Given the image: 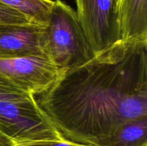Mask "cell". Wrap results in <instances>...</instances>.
Instances as JSON below:
<instances>
[{
	"label": "cell",
	"mask_w": 147,
	"mask_h": 146,
	"mask_svg": "<svg viewBox=\"0 0 147 146\" xmlns=\"http://www.w3.org/2000/svg\"><path fill=\"white\" fill-rule=\"evenodd\" d=\"M32 96L64 140L96 146L147 117V41L121 40Z\"/></svg>",
	"instance_id": "obj_1"
},
{
	"label": "cell",
	"mask_w": 147,
	"mask_h": 146,
	"mask_svg": "<svg viewBox=\"0 0 147 146\" xmlns=\"http://www.w3.org/2000/svg\"><path fill=\"white\" fill-rule=\"evenodd\" d=\"M47 55L60 72L90 61L95 56L76 11L62 0H55L46 25Z\"/></svg>",
	"instance_id": "obj_2"
},
{
	"label": "cell",
	"mask_w": 147,
	"mask_h": 146,
	"mask_svg": "<svg viewBox=\"0 0 147 146\" xmlns=\"http://www.w3.org/2000/svg\"><path fill=\"white\" fill-rule=\"evenodd\" d=\"M5 5L25 14L36 23L47 25L53 0H0Z\"/></svg>",
	"instance_id": "obj_9"
},
{
	"label": "cell",
	"mask_w": 147,
	"mask_h": 146,
	"mask_svg": "<svg viewBox=\"0 0 147 146\" xmlns=\"http://www.w3.org/2000/svg\"><path fill=\"white\" fill-rule=\"evenodd\" d=\"M33 24H40L34 22L23 13L11 8L0 1V25H27Z\"/></svg>",
	"instance_id": "obj_10"
},
{
	"label": "cell",
	"mask_w": 147,
	"mask_h": 146,
	"mask_svg": "<svg viewBox=\"0 0 147 146\" xmlns=\"http://www.w3.org/2000/svg\"><path fill=\"white\" fill-rule=\"evenodd\" d=\"M118 1H119V0H117V2H118Z\"/></svg>",
	"instance_id": "obj_14"
},
{
	"label": "cell",
	"mask_w": 147,
	"mask_h": 146,
	"mask_svg": "<svg viewBox=\"0 0 147 146\" xmlns=\"http://www.w3.org/2000/svg\"><path fill=\"white\" fill-rule=\"evenodd\" d=\"M0 132L14 145L64 140L32 97L0 101Z\"/></svg>",
	"instance_id": "obj_3"
},
{
	"label": "cell",
	"mask_w": 147,
	"mask_h": 146,
	"mask_svg": "<svg viewBox=\"0 0 147 146\" xmlns=\"http://www.w3.org/2000/svg\"><path fill=\"white\" fill-rule=\"evenodd\" d=\"M117 15L122 41H147V0H119Z\"/></svg>",
	"instance_id": "obj_7"
},
{
	"label": "cell",
	"mask_w": 147,
	"mask_h": 146,
	"mask_svg": "<svg viewBox=\"0 0 147 146\" xmlns=\"http://www.w3.org/2000/svg\"><path fill=\"white\" fill-rule=\"evenodd\" d=\"M32 96L24 92L0 74V101L30 99Z\"/></svg>",
	"instance_id": "obj_11"
},
{
	"label": "cell",
	"mask_w": 147,
	"mask_h": 146,
	"mask_svg": "<svg viewBox=\"0 0 147 146\" xmlns=\"http://www.w3.org/2000/svg\"><path fill=\"white\" fill-rule=\"evenodd\" d=\"M60 73L47 55L0 60V74L31 95L45 91Z\"/></svg>",
	"instance_id": "obj_5"
},
{
	"label": "cell",
	"mask_w": 147,
	"mask_h": 146,
	"mask_svg": "<svg viewBox=\"0 0 147 146\" xmlns=\"http://www.w3.org/2000/svg\"><path fill=\"white\" fill-rule=\"evenodd\" d=\"M45 29L42 24L0 25V60L47 55Z\"/></svg>",
	"instance_id": "obj_6"
},
{
	"label": "cell",
	"mask_w": 147,
	"mask_h": 146,
	"mask_svg": "<svg viewBox=\"0 0 147 146\" xmlns=\"http://www.w3.org/2000/svg\"><path fill=\"white\" fill-rule=\"evenodd\" d=\"M14 143L12 140H10L9 137L4 135L3 133L0 132V146H14Z\"/></svg>",
	"instance_id": "obj_13"
},
{
	"label": "cell",
	"mask_w": 147,
	"mask_h": 146,
	"mask_svg": "<svg viewBox=\"0 0 147 146\" xmlns=\"http://www.w3.org/2000/svg\"><path fill=\"white\" fill-rule=\"evenodd\" d=\"M76 12L95 54L121 41L117 0H75Z\"/></svg>",
	"instance_id": "obj_4"
},
{
	"label": "cell",
	"mask_w": 147,
	"mask_h": 146,
	"mask_svg": "<svg viewBox=\"0 0 147 146\" xmlns=\"http://www.w3.org/2000/svg\"><path fill=\"white\" fill-rule=\"evenodd\" d=\"M14 146H87L83 145L77 144L71 142L63 140V141H45L37 142V143H24V144H17Z\"/></svg>",
	"instance_id": "obj_12"
},
{
	"label": "cell",
	"mask_w": 147,
	"mask_h": 146,
	"mask_svg": "<svg viewBox=\"0 0 147 146\" xmlns=\"http://www.w3.org/2000/svg\"><path fill=\"white\" fill-rule=\"evenodd\" d=\"M96 146H147V117L123 123Z\"/></svg>",
	"instance_id": "obj_8"
}]
</instances>
